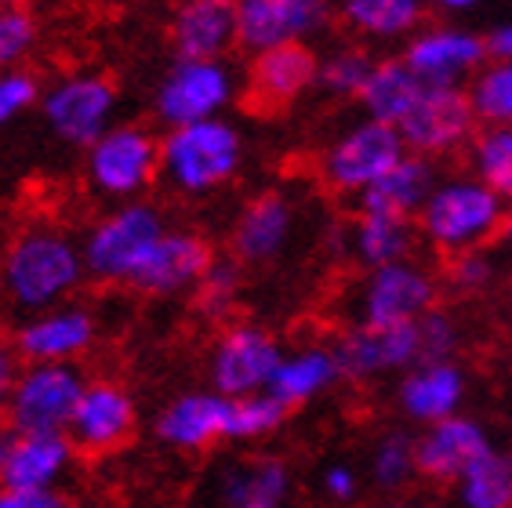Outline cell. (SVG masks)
<instances>
[{"label":"cell","instance_id":"obj_1","mask_svg":"<svg viewBox=\"0 0 512 508\" xmlns=\"http://www.w3.org/2000/svg\"><path fill=\"white\" fill-rule=\"evenodd\" d=\"M88 284L80 240L59 222H33L0 254V302L19 320L77 302Z\"/></svg>","mask_w":512,"mask_h":508},{"label":"cell","instance_id":"obj_2","mask_svg":"<svg viewBox=\"0 0 512 508\" xmlns=\"http://www.w3.org/2000/svg\"><path fill=\"white\" fill-rule=\"evenodd\" d=\"M247 138L237 120L215 117L160 131V182L182 200H207L240 178Z\"/></svg>","mask_w":512,"mask_h":508},{"label":"cell","instance_id":"obj_3","mask_svg":"<svg viewBox=\"0 0 512 508\" xmlns=\"http://www.w3.org/2000/svg\"><path fill=\"white\" fill-rule=\"evenodd\" d=\"M505 200L483 186L469 171L436 178L433 193L422 204L414 229L418 244H425L440 258H454L465 251H483L502 236Z\"/></svg>","mask_w":512,"mask_h":508},{"label":"cell","instance_id":"obj_4","mask_svg":"<svg viewBox=\"0 0 512 508\" xmlns=\"http://www.w3.org/2000/svg\"><path fill=\"white\" fill-rule=\"evenodd\" d=\"M168 229L171 222L164 207L153 200H131L102 211L80 236L88 280L106 287H131L149 251Z\"/></svg>","mask_w":512,"mask_h":508},{"label":"cell","instance_id":"obj_5","mask_svg":"<svg viewBox=\"0 0 512 508\" xmlns=\"http://www.w3.org/2000/svg\"><path fill=\"white\" fill-rule=\"evenodd\" d=\"M244 98V69L233 59H171L153 84L149 109L164 131L226 117Z\"/></svg>","mask_w":512,"mask_h":508},{"label":"cell","instance_id":"obj_6","mask_svg":"<svg viewBox=\"0 0 512 508\" xmlns=\"http://www.w3.org/2000/svg\"><path fill=\"white\" fill-rule=\"evenodd\" d=\"M440 294V273H433L422 258H407L356 276L342 309L356 327H407L433 313Z\"/></svg>","mask_w":512,"mask_h":508},{"label":"cell","instance_id":"obj_7","mask_svg":"<svg viewBox=\"0 0 512 508\" xmlns=\"http://www.w3.org/2000/svg\"><path fill=\"white\" fill-rule=\"evenodd\" d=\"M404 157L407 146L396 127L371 117H356L324 142L320 157H316V175L335 196L356 204L385 171H393Z\"/></svg>","mask_w":512,"mask_h":508},{"label":"cell","instance_id":"obj_8","mask_svg":"<svg viewBox=\"0 0 512 508\" xmlns=\"http://www.w3.org/2000/svg\"><path fill=\"white\" fill-rule=\"evenodd\" d=\"M84 182L109 207L146 200L160 182V135L149 124L120 120L84 149Z\"/></svg>","mask_w":512,"mask_h":508},{"label":"cell","instance_id":"obj_9","mask_svg":"<svg viewBox=\"0 0 512 508\" xmlns=\"http://www.w3.org/2000/svg\"><path fill=\"white\" fill-rule=\"evenodd\" d=\"M37 109L55 142L84 153L120 124V88L99 69H73L44 84Z\"/></svg>","mask_w":512,"mask_h":508},{"label":"cell","instance_id":"obj_10","mask_svg":"<svg viewBox=\"0 0 512 508\" xmlns=\"http://www.w3.org/2000/svg\"><path fill=\"white\" fill-rule=\"evenodd\" d=\"M284 349L287 345L269 331L266 323H255V320L222 323L204 356L207 389L226 396V400L269 392V381H273L276 367L284 360Z\"/></svg>","mask_w":512,"mask_h":508},{"label":"cell","instance_id":"obj_11","mask_svg":"<svg viewBox=\"0 0 512 508\" xmlns=\"http://www.w3.org/2000/svg\"><path fill=\"white\" fill-rule=\"evenodd\" d=\"M84 389H88V374L77 363H22L4 421L19 436L66 432Z\"/></svg>","mask_w":512,"mask_h":508},{"label":"cell","instance_id":"obj_12","mask_svg":"<svg viewBox=\"0 0 512 508\" xmlns=\"http://www.w3.org/2000/svg\"><path fill=\"white\" fill-rule=\"evenodd\" d=\"M396 131L411 157L436 164V160L465 153L480 131V120L465 88H422L414 109L396 124Z\"/></svg>","mask_w":512,"mask_h":508},{"label":"cell","instance_id":"obj_13","mask_svg":"<svg viewBox=\"0 0 512 508\" xmlns=\"http://www.w3.org/2000/svg\"><path fill=\"white\" fill-rule=\"evenodd\" d=\"M138 425H142V411H138V400L128 389V381L99 374V378H88V389L80 396L66 436L73 440L77 454L106 458V454H117L135 440Z\"/></svg>","mask_w":512,"mask_h":508},{"label":"cell","instance_id":"obj_14","mask_svg":"<svg viewBox=\"0 0 512 508\" xmlns=\"http://www.w3.org/2000/svg\"><path fill=\"white\" fill-rule=\"evenodd\" d=\"M404 66L425 88H465L487 66L483 33L458 22H425L400 51Z\"/></svg>","mask_w":512,"mask_h":508},{"label":"cell","instance_id":"obj_15","mask_svg":"<svg viewBox=\"0 0 512 508\" xmlns=\"http://www.w3.org/2000/svg\"><path fill=\"white\" fill-rule=\"evenodd\" d=\"M240 48L247 55L313 44L335 30V0H237Z\"/></svg>","mask_w":512,"mask_h":508},{"label":"cell","instance_id":"obj_16","mask_svg":"<svg viewBox=\"0 0 512 508\" xmlns=\"http://www.w3.org/2000/svg\"><path fill=\"white\" fill-rule=\"evenodd\" d=\"M99 313L84 302L55 305L48 313L26 316L11 331V349L19 363H77L99 345Z\"/></svg>","mask_w":512,"mask_h":508},{"label":"cell","instance_id":"obj_17","mask_svg":"<svg viewBox=\"0 0 512 508\" xmlns=\"http://www.w3.org/2000/svg\"><path fill=\"white\" fill-rule=\"evenodd\" d=\"M298 233V200L287 189H262L237 211L229 225V254L244 269L280 262Z\"/></svg>","mask_w":512,"mask_h":508},{"label":"cell","instance_id":"obj_18","mask_svg":"<svg viewBox=\"0 0 512 508\" xmlns=\"http://www.w3.org/2000/svg\"><path fill=\"white\" fill-rule=\"evenodd\" d=\"M335 342L342 378L353 385H371V381L400 378L422 363V345H418V323L407 327H356L345 323V331Z\"/></svg>","mask_w":512,"mask_h":508},{"label":"cell","instance_id":"obj_19","mask_svg":"<svg viewBox=\"0 0 512 508\" xmlns=\"http://www.w3.org/2000/svg\"><path fill=\"white\" fill-rule=\"evenodd\" d=\"M469 403V371L462 360L414 363L411 371L393 381V407L404 425L429 429L436 421L465 414Z\"/></svg>","mask_w":512,"mask_h":508},{"label":"cell","instance_id":"obj_20","mask_svg":"<svg viewBox=\"0 0 512 508\" xmlns=\"http://www.w3.org/2000/svg\"><path fill=\"white\" fill-rule=\"evenodd\" d=\"M320 51L313 44H287L251 55L244 66V98L258 113H280L298 106L316 88Z\"/></svg>","mask_w":512,"mask_h":508},{"label":"cell","instance_id":"obj_21","mask_svg":"<svg viewBox=\"0 0 512 508\" xmlns=\"http://www.w3.org/2000/svg\"><path fill=\"white\" fill-rule=\"evenodd\" d=\"M229 400L211 389H186L164 400L153 414V436L171 454L197 458L226 443Z\"/></svg>","mask_w":512,"mask_h":508},{"label":"cell","instance_id":"obj_22","mask_svg":"<svg viewBox=\"0 0 512 508\" xmlns=\"http://www.w3.org/2000/svg\"><path fill=\"white\" fill-rule=\"evenodd\" d=\"M215 262V247L200 229L189 225H171L160 236L157 247L149 251L138 276L131 280L128 291L146 294V298H178V294H193L207 265Z\"/></svg>","mask_w":512,"mask_h":508},{"label":"cell","instance_id":"obj_23","mask_svg":"<svg viewBox=\"0 0 512 508\" xmlns=\"http://www.w3.org/2000/svg\"><path fill=\"white\" fill-rule=\"evenodd\" d=\"M494 447L491 429L473 414H454L414 432V458H418V479L433 487H454L473 461H480Z\"/></svg>","mask_w":512,"mask_h":508},{"label":"cell","instance_id":"obj_24","mask_svg":"<svg viewBox=\"0 0 512 508\" xmlns=\"http://www.w3.org/2000/svg\"><path fill=\"white\" fill-rule=\"evenodd\" d=\"M295 498V469L284 454L258 450L226 465L211 476L215 508H251V505H291Z\"/></svg>","mask_w":512,"mask_h":508},{"label":"cell","instance_id":"obj_25","mask_svg":"<svg viewBox=\"0 0 512 508\" xmlns=\"http://www.w3.org/2000/svg\"><path fill=\"white\" fill-rule=\"evenodd\" d=\"M168 44L175 59H229L240 48L237 0H182L171 11Z\"/></svg>","mask_w":512,"mask_h":508},{"label":"cell","instance_id":"obj_26","mask_svg":"<svg viewBox=\"0 0 512 508\" xmlns=\"http://www.w3.org/2000/svg\"><path fill=\"white\" fill-rule=\"evenodd\" d=\"M342 381L345 378L335 342L309 338V342L287 345L284 349V360H280L273 381H269V396H276L287 411L295 414L298 407L327 400L335 389H342Z\"/></svg>","mask_w":512,"mask_h":508},{"label":"cell","instance_id":"obj_27","mask_svg":"<svg viewBox=\"0 0 512 508\" xmlns=\"http://www.w3.org/2000/svg\"><path fill=\"white\" fill-rule=\"evenodd\" d=\"M77 447L66 432H30L11 447L0 487L11 490H62L77 469Z\"/></svg>","mask_w":512,"mask_h":508},{"label":"cell","instance_id":"obj_28","mask_svg":"<svg viewBox=\"0 0 512 508\" xmlns=\"http://www.w3.org/2000/svg\"><path fill=\"white\" fill-rule=\"evenodd\" d=\"M429 0H335V19L356 44H407L425 26Z\"/></svg>","mask_w":512,"mask_h":508},{"label":"cell","instance_id":"obj_29","mask_svg":"<svg viewBox=\"0 0 512 508\" xmlns=\"http://www.w3.org/2000/svg\"><path fill=\"white\" fill-rule=\"evenodd\" d=\"M436 178H440V171H436L433 160L407 153L393 171H385L375 186L356 200V211L360 215H385L400 218V222H414L422 204L429 200V193H433Z\"/></svg>","mask_w":512,"mask_h":508},{"label":"cell","instance_id":"obj_30","mask_svg":"<svg viewBox=\"0 0 512 508\" xmlns=\"http://www.w3.org/2000/svg\"><path fill=\"white\" fill-rule=\"evenodd\" d=\"M414 247H418V229H414V222H400V218L356 211V218L345 229V254L360 265V273L407 262V258H414Z\"/></svg>","mask_w":512,"mask_h":508},{"label":"cell","instance_id":"obj_31","mask_svg":"<svg viewBox=\"0 0 512 508\" xmlns=\"http://www.w3.org/2000/svg\"><path fill=\"white\" fill-rule=\"evenodd\" d=\"M422 88L425 84L404 66L400 55H385V59H375V69L360 91V109H364V117L396 127L414 109Z\"/></svg>","mask_w":512,"mask_h":508},{"label":"cell","instance_id":"obj_32","mask_svg":"<svg viewBox=\"0 0 512 508\" xmlns=\"http://www.w3.org/2000/svg\"><path fill=\"white\" fill-rule=\"evenodd\" d=\"M364 479L385 498H400L418 479V458H414V432L385 429L371 440L367 450Z\"/></svg>","mask_w":512,"mask_h":508},{"label":"cell","instance_id":"obj_33","mask_svg":"<svg viewBox=\"0 0 512 508\" xmlns=\"http://www.w3.org/2000/svg\"><path fill=\"white\" fill-rule=\"evenodd\" d=\"M454 508H512V450L491 447L451 487Z\"/></svg>","mask_w":512,"mask_h":508},{"label":"cell","instance_id":"obj_34","mask_svg":"<svg viewBox=\"0 0 512 508\" xmlns=\"http://www.w3.org/2000/svg\"><path fill=\"white\" fill-rule=\"evenodd\" d=\"M371 69H375L371 48L356 44V40L331 44L327 51H320V62H316V91L335 102H360Z\"/></svg>","mask_w":512,"mask_h":508},{"label":"cell","instance_id":"obj_35","mask_svg":"<svg viewBox=\"0 0 512 508\" xmlns=\"http://www.w3.org/2000/svg\"><path fill=\"white\" fill-rule=\"evenodd\" d=\"M247 287V269L233 258V254H215V262L207 265V273L200 276V284L193 287V309L204 320L229 323V316L237 313L240 298Z\"/></svg>","mask_w":512,"mask_h":508},{"label":"cell","instance_id":"obj_36","mask_svg":"<svg viewBox=\"0 0 512 508\" xmlns=\"http://www.w3.org/2000/svg\"><path fill=\"white\" fill-rule=\"evenodd\" d=\"M465 171L480 178L483 186L512 200V127H480L465 149Z\"/></svg>","mask_w":512,"mask_h":508},{"label":"cell","instance_id":"obj_37","mask_svg":"<svg viewBox=\"0 0 512 508\" xmlns=\"http://www.w3.org/2000/svg\"><path fill=\"white\" fill-rule=\"evenodd\" d=\"M287 421H291V411L269 392L240 396V400H229L226 443H266Z\"/></svg>","mask_w":512,"mask_h":508},{"label":"cell","instance_id":"obj_38","mask_svg":"<svg viewBox=\"0 0 512 508\" xmlns=\"http://www.w3.org/2000/svg\"><path fill=\"white\" fill-rule=\"evenodd\" d=\"M465 91L480 127H512V62H487Z\"/></svg>","mask_w":512,"mask_h":508},{"label":"cell","instance_id":"obj_39","mask_svg":"<svg viewBox=\"0 0 512 508\" xmlns=\"http://www.w3.org/2000/svg\"><path fill=\"white\" fill-rule=\"evenodd\" d=\"M498 273H502V265H498L491 247L465 251L444 262L440 287H444L447 294H454V298H483V294L498 284Z\"/></svg>","mask_w":512,"mask_h":508},{"label":"cell","instance_id":"obj_40","mask_svg":"<svg viewBox=\"0 0 512 508\" xmlns=\"http://www.w3.org/2000/svg\"><path fill=\"white\" fill-rule=\"evenodd\" d=\"M37 40L40 22L30 8H0V73L26 66Z\"/></svg>","mask_w":512,"mask_h":508},{"label":"cell","instance_id":"obj_41","mask_svg":"<svg viewBox=\"0 0 512 508\" xmlns=\"http://www.w3.org/2000/svg\"><path fill=\"white\" fill-rule=\"evenodd\" d=\"M465 342V331L458 316L444 305H436L433 313L418 320V345H422V363L433 360H458Z\"/></svg>","mask_w":512,"mask_h":508},{"label":"cell","instance_id":"obj_42","mask_svg":"<svg viewBox=\"0 0 512 508\" xmlns=\"http://www.w3.org/2000/svg\"><path fill=\"white\" fill-rule=\"evenodd\" d=\"M40 95H44V80H40L30 66L0 73V127L15 124V120H22L30 109H37Z\"/></svg>","mask_w":512,"mask_h":508},{"label":"cell","instance_id":"obj_43","mask_svg":"<svg viewBox=\"0 0 512 508\" xmlns=\"http://www.w3.org/2000/svg\"><path fill=\"white\" fill-rule=\"evenodd\" d=\"M364 472L356 469L353 461H327L324 469L316 472V487H320V498L327 501V505L335 508H349L360 501V494H364Z\"/></svg>","mask_w":512,"mask_h":508},{"label":"cell","instance_id":"obj_44","mask_svg":"<svg viewBox=\"0 0 512 508\" xmlns=\"http://www.w3.org/2000/svg\"><path fill=\"white\" fill-rule=\"evenodd\" d=\"M0 508H77L66 490H11L0 487Z\"/></svg>","mask_w":512,"mask_h":508},{"label":"cell","instance_id":"obj_45","mask_svg":"<svg viewBox=\"0 0 512 508\" xmlns=\"http://www.w3.org/2000/svg\"><path fill=\"white\" fill-rule=\"evenodd\" d=\"M19 356L11 349V342L0 338V418L8 411V400H11V389H15V378H19Z\"/></svg>","mask_w":512,"mask_h":508},{"label":"cell","instance_id":"obj_46","mask_svg":"<svg viewBox=\"0 0 512 508\" xmlns=\"http://www.w3.org/2000/svg\"><path fill=\"white\" fill-rule=\"evenodd\" d=\"M483 44H487V62H512V19L491 26L483 33Z\"/></svg>","mask_w":512,"mask_h":508},{"label":"cell","instance_id":"obj_47","mask_svg":"<svg viewBox=\"0 0 512 508\" xmlns=\"http://www.w3.org/2000/svg\"><path fill=\"white\" fill-rule=\"evenodd\" d=\"M483 0H429V8H436L440 15H465V11H476Z\"/></svg>","mask_w":512,"mask_h":508},{"label":"cell","instance_id":"obj_48","mask_svg":"<svg viewBox=\"0 0 512 508\" xmlns=\"http://www.w3.org/2000/svg\"><path fill=\"white\" fill-rule=\"evenodd\" d=\"M15 440H19V432L0 418V479H4V469H8V458H11V447H15Z\"/></svg>","mask_w":512,"mask_h":508},{"label":"cell","instance_id":"obj_49","mask_svg":"<svg viewBox=\"0 0 512 508\" xmlns=\"http://www.w3.org/2000/svg\"><path fill=\"white\" fill-rule=\"evenodd\" d=\"M389 508H440V505H433V501H425V498H400Z\"/></svg>","mask_w":512,"mask_h":508},{"label":"cell","instance_id":"obj_50","mask_svg":"<svg viewBox=\"0 0 512 508\" xmlns=\"http://www.w3.org/2000/svg\"><path fill=\"white\" fill-rule=\"evenodd\" d=\"M502 236H505V244L512 247V200L505 204V225H502Z\"/></svg>","mask_w":512,"mask_h":508},{"label":"cell","instance_id":"obj_51","mask_svg":"<svg viewBox=\"0 0 512 508\" xmlns=\"http://www.w3.org/2000/svg\"><path fill=\"white\" fill-rule=\"evenodd\" d=\"M0 8H30V0H0Z\"/></svg>","mask_w":512,"mask_h":508},{"label":"cell","instance_id":"obj_52","mask_svg":"<svg viewBox=\"0 0 512 508\" xmlns=\"http://www.w3.org/2000/svg\"><path fill=\"white\" fill-rule=\"evenodd\" d=\"M251 508H291V505H251Z\"/></svg>","mask_w":512,"mask_h":508}]
</instances>
